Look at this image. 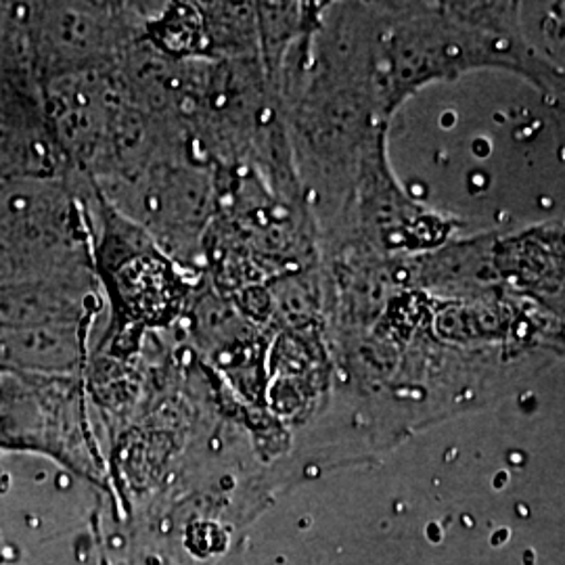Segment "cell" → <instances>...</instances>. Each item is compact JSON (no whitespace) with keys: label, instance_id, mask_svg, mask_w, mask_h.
<instances>
[{"label":"cell","instance_id":"8992f818","mask_svg":"<svg viewBox=\"0 0 565 565\" xmlns=\"http://www.w3.org/2000/svg\"><path fill=\"white\" fill-rule=\"evenodd\" d=\"M105 310L95 266L0 287V327H97Z\"/></svg>","mask_w":565,"mask_h":565},{"label":"cell","instance_id":"3957f363","mask_svg":"<svg viewBox=\"0 0 565 565\" xmlns=\"http://www.w3.org/2000/svg\"><path fill=\"white\" fill-rule=\"evenodd\" d=\"M95 189L147 231L174 263L203 277V242L216 207L210 163L186 153L153 163L132 179Z\"/></svg>","mask_w":565,"mask_h":565},{"label":"cell","instance_id":"8fae6325","mask_svg":"<svg viewBox=\"0 0 565 565\" xmlns=\"http://www.w3.org/2000/svg\"><path fill=\"white\" fill-rule=\"evenodd\" d=\"M9 179H13V177H11V174H7V172L0 168V184L4 181H9Z\"/></svg>","mask_w":565,"mask_h":565},{"label":"cell","instance_id":"5b68a950","mask_svg":"<svg viewBox=\"0 0 565 565\" xmlns=\"http://www.w3.org/2000/svg\"><path fill=\"white\" fill-rule=\"evenodd\" d=\"M0 445L39 448L88 463L78 385L60 375H9L0 384Z\"/></svg>","mask_w":565,"mask_h":565},{"label":"cell","instance_id":"6da1fadb","mask_svg":"<svg viewBox=\"0 0 565 565\" xmlns=\"http://www.w3.org/2000/svg\"><path fill=\"white\" fill-rule=\"evenodd\" d=\"M86 203L90 254L109 312L95 350L135 356L151 333L177 329L202 277L174 263L141 226L126 218L81 177L72 179Z\"/></svg>","mask_w":565,"mask_h":565},{"label":"cell","instance_id":"30bf717a","mask_svg":"<svg viewBox=\"0 0 565 565\" xmlns=\"http://www.w3.org/2000/svg\"><path fill=\"white\" fill-rule=\"evenodd\" d=\"M0 81L41 95L30 41V2H0Z\"/></svg>","mask_w":565,"mask_h":565},{"label":"cell","instance_id":"52a82bcc","mask_svg":"<svg viewBox=\"0 0 565 565\" xmlns=\"http://www.w3.org/2000/svg\"><path fill=\"white\" fill-rule=\"evenodd\" d=\"M0 168L11 177H67L51 135L42 95L0 81Z\"/></svg>","mask_w":565,"mask_h":565},{"label":"cell","instance_id":"277c9868","mask_svg":"<svg viewBox=\"0 0 565 565\" xmlns=\"http://www.w3.org/2000/svg\"><path fill=\"white\" fill-rule=\"evenodd\" d=\"M153 2H30V41L39 82L111 67L137 42Z\"/></svg>","mask_w":565,"mask_h":565},{"label":"cell","instance_id":"9c48e42d","mask_svg":"<svg viewBox=\"0 0 565 565\" xmlns=\"http://www.w3.org/2000/svg\"><path fill=\"white\" fill-rule=\"evenodd\" d=\"M210 61L258 57V21L254 2H200Z\"/></svg>","mask_w":565,"mask_h":565},{"label":"cell","instance_id":"7a4b0ae2","mask_svg":"<svg viewBox=\"0 0 565 565\" xmlns=\"http://www.w3.org/2000/svg\"><path fill=\"white\" fill-rule=\"evenodd\" d=\"M93 266L90 223L67 177L0 184V287Z\"/></svg>","mask_w":565,"mask_h":565},{"label":"cell","instance_id":"ba28073f","mask_svg":"<svg viewBox=\"0 0 565 565\" xmlns=\"http://www.w3.org/2000/svg\"><path fill=\"white\" fill-rule=\"evenodd\" d=\"M90 324L0 327V369L25 375L70 373L90 356Z\"/></svg>","mask_w":565,"mask_h":565}]
</instances>
